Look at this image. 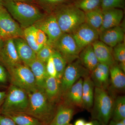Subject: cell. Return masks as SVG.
<instances>
[{"label":"cell","mask_w":125,"mask_h":125,"mask_svg":"<svg viewBox=\"0 0 125 125\" xmlns=\"http://www.w3.org/2000/svg\"><path fill=\"white\" fill-rule=\"evenodd\" d=\"M90 75V72L83 66L79 58L69 63L61 79L62 96L80 78Z\"/></svg>","instance_id":"52a82bcc"},{"label":"cell","mask_w":125,"mask_h":125,"mask_svg":"<svg viewBox=\"0 0 125 125\" xmlns=\"http://www.w3.org/2000/svg\"><path fill=\"white\" fill-rule=\"evenodd\" d=\"M8 70L11 84L23 90L27 93L38 89L33 74L28 66L21 64Z\"/></svg>","instance_id":"8992f818"},{"label":"cell","mask_w":125,"mask_h":125,"mask_svg":"<svg viewBox=\"0 0 125 125\" xmlns=\"http://www.w3.org/2000/svg\"><path fill=\"white\" fill-rule=\"evenodd\" d=\"M81 50L98 40L99 33L87 23L80 25L71 33Z\"/></svg>","instance_id":"8fae6325"},{"label":"cell","mask_w":125,"mask_h":125,"mask_svg":"<svg viewBox=\"0 0 125 125\" xmlns=\"http://www.w3.org/2000/svg\"><path fill=\"white\" fill-rule=\"evenodd\" d=\"M86 123L85 120L83 118L77 119L74 123V125H84Z\"/></svg>","instance_id":"60d3db41"},{"label":"cell","mask_w":125,"mask_h":125,"mask_svg":"<svg viewBox=\"0 0 125 125\" xmlns=\"http://www.w3.org/2000/svg\"><path fill=\"white\" fill-rule=\"evenodd\" d=\"M0 125H17L9 117L0 113Z\"/></svg>","instance_id":"d590c367"},{"label":"cell","mask_w":125,"mask_h":125,"mask_svg":"<svg viewBox=\"0 0 125 125\" xmlns=\"http://www.w3.org/2000/svg\"><path fill=\"white\" fill-rule=\"evenodd\" d=\"M54 47L64 57L68 64L78 59L81 51L70 33H62Z\"/></svg>","instance_id":"9c48e42d"},{"label":"cell","mask_w":125,"mask_h":125,"mask_svg":"<svg viewBox=\"0 0 125 125\" xmlns=\"http://www.w3.org/2000/svg\"><path fill=\"white\" fill-rule=\"evenodd\" d=\"M125 0H102L101 8L102 10L111 9H123Z\"/></svg>","instance_id":"d6a6232c"},{"label":"cell","mask_w":125,"mask_h":125,"mask_svg":"<svg viewBox=\"0 0 125 125\" xmlns=\"http://www.w3.org/2000/svg\"><path fill=\"white\" fill-rule=\"evenodd\" d=\"M124 39L125 31L120 25L102 31L99 38V40L112 48L123 42Z\"/></svg>","instance_id":"5bb4252c"},{"label":"cell","mask_w":125,"mask_h":125,"mask_svg":"<svg viewBox=\"0 0 125 125\" xmlns=\"http://www.w3.org/2000/svg\"><path fill=\"white\" fill-rule=\"evenodd\" d=\"M18 55L22 62L28 66L36 58V54L22 38L14 39Z\"/></svg>","instance_id":"d6986e66"},{"label":"cell","mask_w":125,"mask_h":125,"mask_svg":"<svg viewBox=\"0 0 125 125\" xmlns=\"http://www.w3.org/2000/svg\"><path fill=\"white\" fill-rule=\"evenodd\" d=\"M51 125V124H50V125Z\"/></svg>","instance_id":"7dc6e473"},{"label":"cell","mask_w":125,"mask_h":125,"mask_svg":"<svg viewBox=\"0 0 125 125\" xmlns=\"http://www.w3.org/2000/svg\"><path fill=\"white\" fill-rule=\"evenodd\" d=\"M83 78H80L62 94V103L76 108H83Z\"/></svg>","instance_id":"7c38bea8"},{"label":"cell","mask_w":125,"mask_h":125,"mask_svg":"<svg viewBox=\"0 0 125 125\" xmlns=\"http://www.w3.org/2000/svg\"><path fill=\"white\" fill-rule=\"evenodd\" d=\"M4 115L11 118L17 125H45L37 118L23 113H11Z\"/></svg>","instance_id":"484cf974"},{"label":"cell","mask_w":125,"mask_h":125,"mask_svg":"<svg viewBox=\"0 0 125 125\" xmlns=\"http://www.w3.org/2000/svg\"><path fill=\"white\" fill-rule=\"evenodd\" d=\"M28 66L33 74L38 89L44 91L45 81L48 76L46 70V63L36 58Z\"/></svg>","instance_id":"44dd1931"},{"label":"cell","mask_w":125,"mask_h":125,"mask_svg":"<svg viewBox=\"0 0 125 125\" xmlns=\"http://www.w3.org/2000/svg\"><path fill=\"white\" fill-rule=\"evenodd\" d=\"M92 45L99 63L107 65L109 67L115 64L112 48L98 40L94 42Z\"/></svg>","instance_id":"9a60e30c"},{"label":"cell","mask_w":125,"mask_h":125,"mask_svg":"<svg viewBox=\"0 0 125 125\" xmlns=\"http://www.w3.org/2000/svg\"><path fill=\"white\" fill-rule=\"evenodd\" d=\"M109 78L112 88L114 90L121 91L125 89V72L118 65L115 64L110 67Z\"/></svg>","instance_id":"cb8c5ba5"},{"label":"cell","mask_w":125,"mask_h":125,"mask_svg":"<svg viewBox=\"0 0 125 125\" xmlns=\"http://www.w3.org/2000/svg\"><path fill=\"white\" fill-rule=\"evenodd\" d=\"M23 30L2 4H0V38L5 40L22 38Z\"/></svg>","instance_id":"ba28073f"},{"label":"cell","mask_w":125,"mask_h":125,"mask_svg":"<svg viewBox=\"0 0 125 125\" xmlns=\"http://www.w3.org/2000/svg\"><path fill=\"white\" fill-rule=\"evenodd\" d=\"M13 0L19 1H23L27 2H29L31 1V0Z\"/></svg>","instance_id":"ee69618b"},{"label":"cell","mask_w":125,"mask_h":125,"mask_svg":"<svg viewBox=\"0 0 125 125\" xmlns=\"http://www.w3.org/2000/svg\"><path fill=\"white\" fill-rule=\"evenodd\" d=\"M6 95V93L4 91H0V111Z\"/></svg>","instance_id":"f35d334b"},{"label":"cell","mask_w":125,"mask_h":125,"mask_svg":"<svg viewBox=\"0 0 125 125\" xmlns=\"http://www.w3.org/2000/svg\"><path fill=\"white\" fill-rule=\"evenodd\" d=\"M102 0H76L73 4L84 13L101 8Z\"/></svg>","instance_id":"f1b7e54d"},{"label":"cell","mask_w":125,"mask_h":125,"mask_svg":"<svg viewBox=\"0 0 125 125\" xmlns=\"http://www.w3.org/2000/svg\"><path fill=\"white\" fill-rule=\"evenodd\" d=\"M28 105L29 97L27 92L11 84L6 93L0 113L5 114L11 113H25Z\"/></svg>","instance_id":"5b68a950"},{"label":"cell","mask_w":125,"mask_h":125,"mask_svg":"<svg viewBox=\"0 0 125 125\" xmlns=\"http://www.w3.org/2000/svg\"><path fill=\"white\" fill-rule=\"evenodd\" d=\"M109 69L110 67L107 65L99 63L90 73V78L94 87L107 89L110 83Z\"/></svg>","instance_id":"2e32d148"},{"label":"cell","mask_w":125,"mask_h":125,"mask_svg":"<svg viewBox=\"0 0 125 125\" xmlns=\"http://www.w3.org/2000/svg\"><path fill=\"white\" fill-rule=\"evenodd\" d=\"M2 0H0V4H2Z\"/></svg>","instance_id":"f6af8a7d"},{"label":"cell","mask_w":125,"mask_h":125,"mask_svg":"<svg viewBox=\"0 0 125 125\" xmlns=\"http://www.w3.org/2000/svg\"><path fill=\"white\" fill-rule=\"evenodd\" d=\"M36 30L37 28L34 25L27 27L23 30V36L24 39L36 54L40 49L36 42Z\"/></svg>","instance_id":"83f0119b"},{"label":"cell","mask_w":125,"mask_h":125,"mask_svg":"<svg viewBox=\"0 0 125 125\" xmlns=\"http://www.w3.org/2000/svg\"><path fill=\"white\" fill-rule=\"evenodd\" d=\"M36 42L40 48L48 42V38L45 33L40 29L37 28L36 32Z\"/></svg>","instance_id":"836d02e7"},{"label":"cell","mask_w":125,"mask_h":125,"mask_svg":"<svg viewBox=\"0 0 125 125\" xmlns=\"http://www.w3.org/2000/svg\"><path fill=\"white\" fill-rule=\"evenodd\" d=\"M29 105L25 113L33 117L45 125H49L54 118L56 109L44 91L37 89L28 93Z\"/></svg>","instance_id":"7a4b0ae2"},{"label":"cell","mask_w":125,"mask_h":125,"mask_svg":"<svg viewBox=\"0 0 125 125\" xmlns=\"http://www.w3.org/2000/svg\"><path fill=\"white\" fill-rule=\"evenodd\" d=\"M46 67L48 76L57 78V73L53 62L52 56L47 61L46 63Z\"/></svg>","instance_id":"e575fe53"},{"label":"cell","mask_w":125,"mask_h":125,"mask_svg":"<svg viewBox=\"0 0 125 125\" xmlns=\"http://www.w3.org/2000/svg\"><path fill=\"white\" fill-rule=\"evenodd\" d=\"M34 25L45 33L47 37L48 43L53 47L63 33L54 14L44 16Z\"/></svg>","instance_id":"30bf717a"},{"label":"cell","mask_w":125,"mask_h":125,"mask_svg":"<svg viewBox=\"0 0 125 125\" xmlns=\"http://www.w3.org/2000/svg\"><path fill=\"white\" fill-rule=\"evenodd\" d=\"M73 125L72 124H71V123H69V124H67V125Z\"/></svg>","instance_id":"bcb514c9"},{"label":"cell","mask_w":125,"mask_h":125,"mask_svg":"<svg viewBox=\"0 0 125 125\" xmlns=\"http://www.w3.org/2000/svg\"><path fill=\"white\" fill-rule=\"evenodd\" d=\"M7 74L4 67L0 65V83H6L7 80Z\"/></svg>","instance_id":"74e56055"},{"label":"cell","mask_w":125,"mask_h":125,"mask_svg":"<svg viewBox=\"0 0 125 125\" xmlns=\"http://www.w3.org/2000/svg\"><path fill=\"white\" fill-rule=\"evenodd\" d=\"M114 99L107 89L94 87L92 117L104 125H107L112 118Z\"/></svg>","instance_id":"277c9868"},{"label":"cell","mask_w":125,"mask_h":125,"mask_svg":"<svg viewBox=\"0 0 125 125\" xmlns=\"http://www.w3.org/2000/svg\"><path fill=\"white\" fill-rule=\"evenodd\" d=\"M113 57L115 61L119 63L121 69L125 72V42L119 43L113 48Z\"/></svg>","instance_id":"4dcf8cb0"},{"label":"cell","mask_w":125,"mask_h":125,"mask_svg":"<svg viewBox=\"0 0 125 125\" xmlns=\"http://www.w3.org/2000/svg\"><path fill=\"white\" fill-rule=\"evenodd\" d=\"M112 120L119 121L125 118V97L118 96L114 100Z\"/></svg>","instance_id":"4316f807"},{"label":"cell","mask_w":125,"mask_h":125,"mask_svg":"<svg viewBox=\"0 0 125 125\" xmlns=\"http://www.w3.org/2000/svg\"><path fill=\"white\" fill-rule=\"evenodd\" d=\"M40 2L44 4L49 5H56L62 4L68 0H38Z\"/></svg>","instance_id":"8d00e7d4"},{"label":"cell","mask_w":125,"mask_h":125,"mask_svg":"<svg viewBox=\"0 0 125 125\" xmlns=\"http://www.w3.org/2000/svg\"><path fill=\"white\" fill-rule=\"evenodd\" d=\"M2 4L12 18L24 29L34 25L44 17L38 8L29 2L2 0Z\"/></svg>","instance_id":"6da1fadb"},{"label":"cell","mask_w":125,"mask_h":125,"mask_svg":"<svg viewBox=\"0 0 125 125\" xmlns=\"http://www.w3.org/2000/svg\"><path fill=\"white\" fill-rule=\"evenodd\" d=\"M55 50L54 47L47 42L36 53V58L40 61L46 63L49 58L52 56Z\"/></svg>","instance_id":"1f68e13d"},{"label":"cell","mask_w":125,"mask_h":125,"mask_svg":"<svg viewBox=\"0 0 125 125\" xmlns=\"http://www.w3.org/2000/svg\"><path fill=\"white\" fill-rule=\"evenodd\" d=\"M52 57L57 73V78L60 80L67 66V61L60 52L56 50L52 54Z\"/></svg>","instance_id":"f546056e"},{"label":"cell","mask_w":125,"mask_h":125,"mask_svg":"<svg viewBox=\"0 0 125 125\" xmlns=\"http://www.w3.org/2000/svg\"><path fill=\"white\" fill-rule=\"evenodd\" d=\"M84 125H94L93 121H90L87 122L85 123Z\"/></svg>","instance_id":"7bdbcfd3"},{"label":"cell","mask_w":125,"mask_h":125,"mask_svg":"<svg viewBox=\"0 0 125 125\" xmlns=\"http://www.w3.org/2000/svg\"><path fill=\"white\" fill-rule=\"evenodd\" d=\"M103 13L101 8L85 13V22L100 32L102 24Z\"/></svg>","instance_id":"d4e9b609"},{"label":"cell","mask_w":125,"mask_h":125,"mask_svg":"<svg viewBox=\"0 0 125 125\" xmlns=\"http://www.w3.org/2000/svg\"><path fill=\"white\" fill-rule=\"evenodd\" d=\"M94 85L90 75L84 78L83 85V108L90 111L93 104Z\"/></svg>","instance_id":"603a6c76"},{"label":"cell","mask_w":125,"mask_h":125,"mask_svg":"<svg viewBox=\"0 0 125 125\" xmlns=\"http://www.w3.org/2000/svg\"><path fill=\"white\" fill-rule=\"evenodd\" d=\"M44 92L49 101L55 104L61 99L60 80L56 77L48 76L44 85Z\"/></svg>","instance_id":"ffe728a7"},{"label":"cell","mask_w":125,"mask_h":125,"mask_svg":"<svg viewBox=\"0 0 125 125\" xmlns=\"http://www.w3.org/2000/svg\"><path fill=\"white\" fill-rule=\"evenodd\" d=\"M79 59L84 66L90 72L95 69L99 63L92 44L82 49L79 55Z\"/></svg>","instance_id":"7402d4cb"},{"label":"cell","mask_w":125,"mask_h":125,"mask_svg":"<svg viewBox=\"0 0 125 125\" xmlns=\"http://www.w3.org/2000/svg\"><path fill=\"white\" fill-rule=\"evenodd\" d=\"M1 59L8 69L22 64L18 55L14 39L6 40L1 55Z\"/></svg>","instance_id":"4fadbf2b"},{"label":"cell","mask_w":125,"mask_h":125,"mask_svg":"<svg viewBox=\"0 0 125 125\" xmlns=\"http://www.w3.org/2000/svg\"><path fill=\"white\" fill-rule=\"evenodd\" d=\"M76 108L62 103L56 109L55 116L50 124L66 125L69 124L76 113Z\"/></svg>","instance_id":"ac0fdd59"},{"label":"cell","mask_w":125,"mask_h":125,"mask_svg":"<svg viewBox=\"0 0 125 125\" xmlns=\"http://www.w3.org/2000/svg\"></svg>","instance_id":"c3c4849f"},{"label":"cell","mask_w":125,"mask_h":125,"mask_svg":"<svg viewBox=\"0 0 125 125\" xmlns=\"http://www.w3.org/2000/svg\"><path fill=\"white\" fill-rule=\"evenodd\" d=\"M54 14L63 33L71 34L85 22V13L73 4L58 6Z\"/></svg>","instance_id":"3957f363"},{"label":"cell","mask_w":125,"mask_h":125,"mask_svg":"<svg viewBox=\"0 0 125 125\" xmlns=\"http://www.w3.org/2000/svg\"><path fill=\"white\" fill-rule=\"evenodd\" d=\"M93 121L94 122V125H104L101 122H99L98 121L96 120H94Z\"/></svg>","instance_id":"b9f144b4"},{"label":"cell","mask_w":125,"mask_h":125,"mask_svg":"<svg viewBox=\"0 0 125 125\" xmlns=\"http://www.w3.org/2000/svg\"><path fill=\"white\" fill-rule=\"evenodd\" d=\"M109 125H125V118L119 121L112 120L109 123Z\"/></svg>","instance_id":"ab89813d"},{"label":"cell","mask_w":125,"mask_h":125,"mask_svg":"<svg viewBox=\"0 0 125 125\" xmlns=\"http://www.w3.org/2000/svg\"><path fill=\"white\" fill-rule=\"evenodd\" d=\"M103 11V19L99 33L106 30L120 25L124 16L122 9L114 8Z\"/></svg>","instance_id":"e0dca14e"}]
</instances>
